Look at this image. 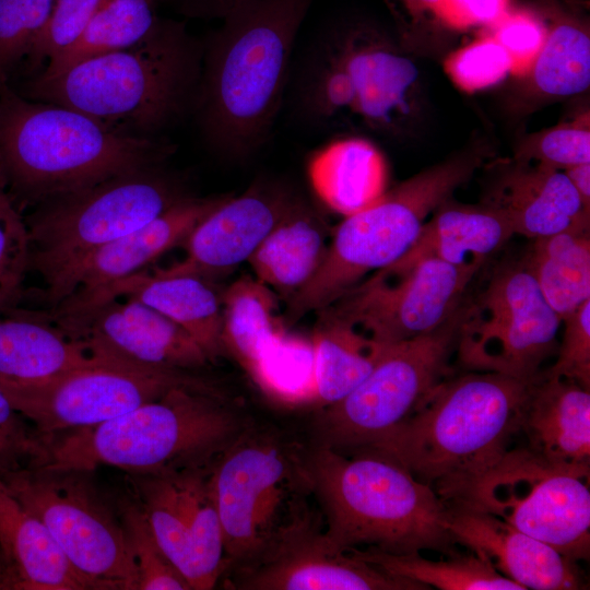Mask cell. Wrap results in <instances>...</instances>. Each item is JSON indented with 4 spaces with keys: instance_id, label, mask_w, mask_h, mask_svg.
Listing matches in <instances>:
<instances>
[{
    "instance_id": "obj_1",
    "label": "cell",
    "mask_w": 590,
    "mask_h": 590,
    "mask_svg": "<svg viewBox=\"0 0 590 590\" xmlns=\"http://www.w3.org/2000/svg\"><path fill=\"white\" fill-rule=\"evenodd\" d=\"M312 0H245L211 38L194 104L203 135L234 161L258 151L284 106L295 43Z\"/></svg>"
},
{
    "instance_id": "obj_2",
    "label": "cell",
    "mask_w": 590,
    "mask_h": 590,
    "mask_svg": "<svg viewBox=\"0 0 590 590\" xmlns=\"http://www.w3.org/2000/svg\"><path fill=\"white\" fill-rule=\"evenodd\" d=\"M417 81L416 66L384 30L341 22L294 56L284 105L316 132L363 129L397 138L417 114Z\"/></svg>"
},
{
    "instance_id": "obj_3",
    "label": "cell",
    "mask_w": 590,
    "mask_h": 590,
    "mask_svg": "<svg viewBox=\"0 0 590 590\" xmlns=\"http://www.w3.org/2000/svg\"><path fill=\"white\" fill-rule=\"evenodd\" d=\"M533 379L470 370L444 379L412 416L364 449L453 500L511 447Z\"/></svg>"
},
{
    "instance_id": "obj_4",
    "label": "cell",
    "mask_w": 590,
    "mask_h": 590,
    "mask_svg": "<svg viewBox=\"0 0 590 590\" xmlns=\"http://www.w3.org/2000/svg\"><path fill=\"white\" fill-rule=\"evenodd\" d=\"M172 145L105 127L67 106L25 98L0 80V168L15 201L43 203L160 165Z\"/></svg>"
},
{
    "instance_id": "obj_5",
    "label": "cell",
    "mask_w": 590,
    "mask_h": 590,
    "mask_svg": "<svg viewBox=\"0 0 590 590\" xmlns=\"http://www.w3.org/2000/svg\"><path fill=\"white\" fill-rule=\"evenodd\" d=\"M201 61L182 24L160 21L134 46L39 74L26 95L75 109L109 129L150 137L194 102Z\"/></svg>"
},
{
    "instance_id": "obj_6",
    "label": "cell",
    "mask_w": 590,
    "mask_h": 590,
    "mask_svg": "<svg viewBox=\"0 0 590 590\" xmlns=\"http://www.w3.org/2000/svg\"><path fill=\"white\" fill-rule=\"evenodd\" d=\"M243 415L219 388L177 387L94 426L56 436L43 467L162 475L210 467L245 432Z\"/></svg>"
},
{
    "instance_id": "obj_7",
    "label": "cell",
    "mask_w": 590,
    "mask_h": 590,
    "mask_svg": "<svg viewBox=\"0 0 590 590\" xmlns=\"http://www.w3.org/2000/svg\"><path fill=\"white\" fill-rule=\"evenodd\" d=\"M345 457L319 446L305 458L311 489L327 516L335 547L391 554L459 551L446 528L445 502L396 460L368 449Z\"/></svg>"
},
{
    "instance_id": "obj_8",
    "label": "cell",
    "mask_w": 590,
    "mask_h": 590,
    "mask_svg": "<svg viewBox=\"0 0 590 590\" xmlns=\"http://www.w3.org/2000/svg\"><path fill=\"white\" fill-rule=\"evenodd\" d=\"M481 148L452 155L413 175L335 228L314 278L287 302L285 324L322 309L365 275L400 260L428 216L465 184L486 158Z\"/></svg>"
},
{
    "instance_id": "obj_9",
    "label": "cell",
    "mask_w": 590,
    "mask_h": 590,
    "mask_svg": "<svg viewBox=\"0 0 590 590\" xmlns=\"http://www.w3.org/2000/svg\"><path fill=\"white\" fill-rule=\"evenodd\" d=\"M227 569L250 565L311 523L305 457L282 438L249 427L211 470Z\"/></svg>"
},
{
    "instance_id": "obj_10",
    "label": "cell",
    "mask_w": 590,
    "mask_h": 590,
    "mask_svg": "<svg viewBox=\"0 0 590 590\" xmlns=\"http://www.w3.org/2000/svg\"><path fill=\"white\" fill-rule=\"evenodd\" d=\"M187 197L179 181L156 165L47 200L25 220L31 269L47 287L80 259L144 226Z\"/></svg>"
},
{
    "instance_id": "obj_11",
    "label": "cell",
    "mask_w": 590,
    "mask_h": 590,
    "mask_svg": "<svg viewBox=\"0 0 590 590\" xmlns=\"http://www.w3.org/2000/svg\"><path fill=\"white\" fill-rule=\"evenodd\" d=\"M590 468L552 463L510 447L460 497L575 562L590 556ZM449 502V500H448Z\"/></svg>"
},
{
    "instance_id": "obj_12",
    "label": "cell",
    "mask_w": 590,
    "mask_h": 590,
    "mask_svg": "<svg viewBox=\"0 0 590 590\" xmlns=\"http://www.w3.org/2000/svg\"><path fill=\"white\" fill-rule=\"evenodd\" d=\"M462 307L436 330L386 345L367 377L324 406L318 428L321 446L357 451L412 416L448 376Z\"/></svg>"
},
{
    "instance_id": "obj_13",
    "label": "cell",
    "mask_w": 590,
    "mask_h": 590,
    "mask_svg": "<svg viewBox=\"0 0 590 590\" xmlns=\"http://www.w3.org/2000/svg\"><path fill=\"white\" fill-rule=\"evenodd\" d=\"M560 326L524 261H511L464 299L455 352L467 370L532 380L557 351Z\"/></svg>"
},
{
    "instance_id": "obj_14",
    "label": "cell",
    "mask_w": 590,
    "mask_h": 590,
    "mask_svg": "<svg viewBox=\"0 0 590 590\" xmlns=\"http://www.w3.org/2000/svg\"><path fill=\"white\" fill-rule=\"evenodd\" d=\"M88 473L40 465L2 481L96 590H138V570L120 517Z\"/></svg>"
},
{
    "instance_id": "obj_15",
    "label": "cell",
    "mask_w": 590,
    "mask_h": 590,
    "mask_svg": "<svg viewBox=\"0 0 590 590\" xmlns=\"http://www.w3.org/2000/svg\"><path fill=\"white\" fill-rule=\"evenodd\" d=\"M177 387L217 388L190 370L108 361L7 396L49 442L120 416Z\"/></svg>"
},
{
    "instance_id": "obj_16",
    "label": "cell",
    "mask_w": 590,
    "mask_h": 590,
    "mask_svg": "<svg viewBox=\"0 0 590 590\" xmlns=\"http://www.w3.org/2000/svg\"><path fill=\"white\" fill-rule=\"evenodd\" d=\"M475 274L425 257L375 272L324 308L373 341L393 344L442 326L463 303Z\"/></svg>"
},
{
    "instance_id": "obj_17",
    "label": "cell",
    "mask_w": 590,
    "mask_h": 590,
    "mask_svg": "<svg viewBox=\"0 0 590 590\" xmlns=\"http://www.w3.org/2000/svg\"><path fill=\"white\" fill-rule=\"evenodd\" d=\"M56 320L70 335L85 340L93 353L110 359L181 370L210 361L186 330L133 298L111 299Z\"/></svg>"
},
{
    "instance_id": "obj_18",
    "label": "cell",
    "mask_w": 590,
    "mask_h": 590,
    "mask_svg": "<svg viewBox=\"0 0 590 590\" xmlns=\"http://www.w3.org/2000/svg\"><path fill=\"white\" fill-rule=\"evenodd\" d=\"M240 590H428L391 576L332 545L311 523L287 536L257 562L232 570Z\"/></svg>"
},
{
    "instance_id": "obj_19",
    "label": "cell",
    "mask_w": 590,
    "mask_h": 590,
    "mask_svg": "<svg viewBox=\"0 0 590 590\" xmlns=\"http://www.w3.org/2000/svg\"><path fill=\"white\" fill-rule=\"evenodd\" d=\"M445 505V523L453 542L524 590L586 588L578 562L553 546L467 502L449 500Z\"/></svg>"
},
{
    "instance_id": "obj_20",
    "label": "cell",
    "mask_w": 590,
    "mask_h": 590,
    "mask_svg": "<svg viewBox=\"0 0 590 590\" xmlns=\"http://www.w3.org/2000/svg\"><path fill=\"white\" fill-rule=\"evenodd\" d=\"M297 198L286 189L263 184L238 197H226L191 231L181 246L182 261L155 269L164 274L206 279L248 261Z\"/></svg>"
},
{
    "instance_id": "obj_21",
    "label": "cell",
    "mask_w": 590,
    "mask_h": 590,
    "mask_svg": "<svg viewBox=\"0 0 590 590\" xmlns=\"http://www.w3.org/2000/svg\"><path fill=\"white\" fill-rule=\"evenodd\" d=\"M225 197H187L144 226L92 251L46 287L54 307L71 296L85 295L130 276L176 246Z\"/></svg>"
},
{
    "instance_id": "obj_22",
    "label": "cell",
    "mask_w": 590,
    "mask_h": 590,
    "mask_svg": "<svg viewBox=\"0 0 590 590\" xmlns=\"http://www.w3.org/2000/svg\"><path fill=\"white\" fill-rule=\"evenodd\" d=\"M119 297L137 299L180 326L210 361L225 354L222 344L223 294L210 279L199 275L143 270L95 292L64 299L55 307V316L78 314Z\"/></svg>"
},
{
    "instance_id": "obj_23",
    "label": "cell",
    "mask_w": 590,
    "mask_h": 590,
    "mask_svg": "<svg viewBox=\"0 0 590 590\" xmlns=\"http://www.w3.org/2000/svg\"><path fill=\"white\" fill-rule=\"evenodd\" d=\"M482 202L502 210L516 235L529 239L590 229V209L568 177L542 164L514 160L499 168Z\"/></svg>"
},
{
    "instance_id": "obj_24",
    "label": "cell",
    "mask_w": 590,
    "mask_h": 590,
    "mask_svg": "<svg viewBox=\"0 0 590 590\" xmlns=\"http://www.w3.org/2000/svg\"><path fill=\"white\" fill-rule=\"evenodd\" d=\"M520 433L524 446L541 458L590 468V389L542 370L524 401Z\"/></svg>"
},
{
    "instance_id": "obj_25",
    "label": "cell",
    "mask_w": 590,
    "mask_h": 590,
    "mask_svg": "<svg viewBox=\"0 0 590 590\" xmlns=\"http://www.w3.org/2000/svg\"><path fill=\"white\" fill-rule=\"evenodd\" d=\"M114 361L83 339L30 315H0V389L5 396L39 386L73 369Z\"/></svg>"
},
{
    "instance_id": "obj_26",
    "label": "cell",
    "mask_w": 590,
    "mask_h": 590,
    "mask_svg": "<svg viewBox=\"0 0 590 590\" xmlns=\"http://www.w3.org/2000/svg\"><path fill=\"white\" fill-rule=\"evenodd\" d=\"M515 235L510 220L502 210L482 201L465 204L449 198L424 223L412 248L391 266L434 257L477 273Z\"/></svg>"
},
{
    "instance_id": "obj_27",
    "label": "cell",
    "mask_w": 590,
    "mask_h": 590,
    "mask_svg": "<svg viewBox=\"0 0 590 590\" xmlns=\"http://www.w3.org/2000/svg\"><path fill=\"white\" fill-rule=\"evenodd\" d=\"M0 554L10 590H96L72 567L43 522L1 479Z\"/></svg>"
},
{
    "instance_id": "obj_28",
    "label": "cell",
    "mask_w": 590,
    "mask_h": 590,
    "mask_svg": "<svg viewBox=\"0 0 590 590\" xmlns=\"http://www.w3.org/2000/svg\"><path fill=\"white\" fill-rule=\"evenodd\" d=\"M328 246L324 221L297 198L248 262L258 280L288 302L317 273Z\"/></svg>"
},
{
    "instance_id": "obj_29",
    "label": "cell",
    "mask_w": 590,
    "mask_h": 590,
    "mask_svg": "<svg viewBox=\"0 0 590 590\" xmlns=\"http://www.w3.org/2000/svg\"><path fill=\"white\" fill-rule=\"evenodd\" d=\"M308 176L318 198L344 217L373 205L387 191L385 156L361 137L341 138L322 148L312 156Z\"/></svg>"
},
{
    "instance_id": "obj_30",
    "label": "cell",
    "mask_w": 590,
    "mask_h": 590,
    "mask_svg": "<svg viewBox=\"0 0 590 590\" xmlns=\"http://www.w3.org/2000/svg\"><path fill=\"white\" fill-rule=\"evenodd\" d=\"M317 312L311 337L315 401L324 408L343 399L367 377L386 345L373 341L326 308Z\"/></svg>"
},
{
    "instance_id": "obj_31",
    "label": "cell",
    "mask_w": 590,
    "mask_h": 590,
    "mask_svg": "<svg viewBox=\"0 0 590 590\" xmlns=\"http://www.w3.org/2000/svg\"><path fill=\"white\" fill-rule=\"evenodd\" d=\"M521 95L530 104L567 98L589 90L590 33L588 24L556 14L545 43L524 78Z\"/></svg>"
},
{
    "instance_id": "obj_32",
    "label": "cell",
    "mask_w": 590,
    "mask_h": 590,
    "mask_svg": "<svg viewBox=\"0 0 590 590\" xmlns=\"http://www.w3.org/2000/svg\"><path fill=\"white\" fill-rule=\"evenodd\" d=\"M532 240L523 261L545 300L563 320L590 300V229Z\"/></svg>"
},
{
    "instance_id": "obj_33",
    "label": "cell",
    "mask_w": 590,
    "mask_h": 590,
    "mask_svg": "<svg viewBox=\"0 0 590 590\" xmlns=\"http://www.w3.org/2000/svg\"><path fill=\"white\" fill-rule=\"evenodd\" d=\"M285 330L279 296L257 278L245 274L223 293V349L248 374L268 344Z\"/></svg>"
},
{
    "instance_id": "obj_34",
    "label": "cell",
    "mask_w": 590,
    "mask_h": 590,
    "mask_svg": "<svg viewBox=\"0 0 590 590\" xmlns=\"http://www.w3.org/2000/svg\"><path fill=\"white\" fill-rule=\"evenodd\" d=\"M378 569L440 590H524L492 565L469 552L432 560L420 553L391 554L375 548L346 550Z\"/></svg>"
},
{
    "instance_id": "obj_35",
    "label": "cell",
    "mask_w": 590,
    "mask_h": 590,
    "mask_svg": "<svg viewBox=\"0 0 590 590\" xmlns=\"http://www.w3.org/2000/svg\"><path fill=\"white\" fill-rule=\"evenodd\" d=\"M158 22L152 0H107L80 37L40 74L54 75L84 59L134 46Z\"/></svg>"
},
{
    "instance_id": "obj_36",
    "label": "cell",
    "mask_w": 590,
    "mask_h": 590,
    "mask_svg": "<svg viewBox=\"0 0 590 590\" xmlns=\"http://www.w3.org/2000/svg\"><path fill=\"white\" fill-rule=\"evenodd\" d=\"M270 397L285 402L316 400L315 356L311 339L278 334L249 373Z\"/></svg>"
},
{
    "instance_id": "obj_37",
    "label": "cell",
    "mask_w": 590,
    "mask_h": 590,
    "mask_svg": "<svg viewBox=\"0 0 590 590\" xmlns=\"http://www.w3.org/2000/svg\"><path fill=\"white\" fill-rule=\"evenodd\" d=\"M118 515L137 566L138 590H191L160 546L139 503L123 500Z\"/></svg>"
},
{
    "instance_id": "obj_38",
    "label": "cell",
    "mask_w": 590,
    "mask_h": 590,
    "mask_svg": "<svg viewBox=\"0 0 590 590\" xmlns=\"http://www.w3.org/2000/svg\"><path fill=\"white\" fill-rule=\"evenodd\" d=\"M514 160L559 170L590 163L589 110L573 120L527 135L517 146Z\"/></svg>"
},
{
    "instance_id": "obj_39",
    "label": "cell",
    "mask_w": 590,
    "mask_h": 590,
    "mask_svg": "<svg viewBox=\"0 0 590 590\" xmlns=\"http://www.w3.org/2000/svg\"><path fill=\"white\" fill-rule=\"evenodd\" d=\"M31 269V240L0 168V315L12 307L21 294Z\"/></svg>"
},
{
    "instance_id": "obj_40",
    "label": "cell",
    "mask_w": 590,
    "mask_h": 590,
    "mask_svg": "<svg viewBox=\"0 0 590 590\" xmlns=\"http://www.w3.org/2000/svg\"><path fill=\"white\" fill-rule=\"evenodd\" d=\"M444 69L459 90L472 94L510 74V59L503 46L486 34L448 55Z\"/></svg>"
},
{
    "instance_id": "obj_41",
    "label": "cell",
    "mask_w": 590,
    "mask_h": 590,
    "mask_svg": "<svg viewBox=\"0 0 590 590\" xmlns=\"http://www.w3.org/2000/svg\"><path fill=\"white\" fill-rule=\"evenodd\" d=\"M49 447V441L0 389V479L44 465Z\"/></svg>"
},
{
    "instance_id": "obj_42",
    "label": "cell",
    "mask_w": 590,
    "mask_h": 590,
    "mask_svg": "<svg viewBox=\"0 0 590 590\" xmlns=\"http://www.w3.org/2000/svg\"><path fill=\"white\" fill-rule=\"evenodd\" d=\"M55 0H0V80L24 56L46 25Z\"/></svg>"
},
{
    "instance_id": "obj_43",
    "label": "cell",
    "mask_w": 590,
    "mask_h": 590,
    "mask_svg": "<svg viewBox=\"0 0 590 590\" xmlns=\"http://www.w3.org/2000/svg\"><path fill=\"white\" fill-rule=\"evenodd\" d=\"M510 59V74L522 79L530 72L547 36V24L533 10L510 9L489 27Z\"/></svg>"
},
{
    "instance_id": "obj_44",
    "label": "cell",
    "mask_w": 590,
    "mask_h": 590,
    "mask_svg": "<svg viewBox=\"0 0 590 590\" xmlns=\"http://www.w3.org/2000/svg\"><path fill=\"white\" fill-rule=\"evenodd\" d=\"M107 0H55L50 16L34 40L28 57L35 62L52 60L82 34Z\"/></svg>"
},
{
    "instance_id": "obj_45",
    "label": "cell",
    "mask_w": 590,
    "mask_h": 590,
    "mask_svg": "<svg viewBox=\"0 0 590 590\" xmlns=\"http://www.w3.org/2000/svg\"><path fill=\"white\" fill-rule=\"evenodd\" d=\"M563 334L557 358L548 375L574 380L590 389V300L562 320Z\"/></svg>"
},
{
    "instance_id": "obj_46",
    "label": "cell",
    "mask_w": 590,
    "mask_h": 590,
    "mask_svg": "<svg viewBox=\"0 0 590 590\" xmlns=\"http://www.w3.org/2000/svg\"><path fill=\"white\" fill-rule=\"evenodd\" d=\"M509 10V0H444L439 21L455 30L489 27Z\"/></svg>"
},
{
    "instance_id": "obj_47",
    "label": "cell",
    "mask_w": 590,
    "mask_h": 590,
    "mask_svg": "<svg viewBox=\"0 0 590 590\" xmlns=\"http://www.w3.org/2000/svg\"><path fill=\"white\" fill-rule=\"evenodd\" d=\"M400 27L403 36L411 34L424 19L440 23L439 14L444 0H384Z\"/></svg>"
},
{
    "instance_id": "obj_48",
    "label": "cell",
    "mask_w": 590,
    "mask_h": 590,
    "mask_svg": "<svg viewBox=\"0 0 590 590\" xmlns=\"http://www.w3.org/2000/svg\"><path fill=\"white\" fill-rule=\"evenodd\" d=\"M186 14L200 17L225 16L234 7L245 0H174Z\"/></svg>"
},
{
    "instance_id": "obj_49",
    "label": "cell",
    "mask_w": 590,
    "mask_h": 590,
    "mask_svg": "<svg viewBox=\"0 0 590 590\" xmlns=\"http://www.w3.org/2000/svg\"><path fill=\"white\" fill-rule=\"evenodd\" d=\"M563 172L568 177L585 206L590 209V163L579 164Z\"/></svg>"
},
{
    "instance_id": "obj_50",
    "label": "cell",
    "mask_w": 590,
    "mask_h": 590,
    "mask_svg": "<svg viewBox=\"0 0 590 590\" xmlns=\"http://www.w3.org/2000/svg\"><path fill=\"white\" fill-rule=\"evenodd\" d=\"M0 590H10V580L7 567L0 554Z\"/></svg>"
}]
</instances>
